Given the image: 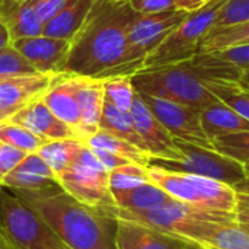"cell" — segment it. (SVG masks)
Masks as SVG:
<instances>
[{"label": "cell", "instance_id": "obj_7", "mask_svg": "<svg viewBox=\"0 0 249 249\" xmlns=\"http://www.w3.org/2000/svg\"><path fill=\"white\" fill-rule=\"evenodd\" d=\"M175 144L181 153L179 159L171 160V159L150 158L149 165L172 172H182V174L212 178L232 187L248 177L244 163L232 158H228L216 152L214 149L201 147L178 139H175Z\"/></svg>", "mask_w": 249, "mask_h": 249}, {"label": "cell", "instance_id": "obj_23", "mask_svg": "<svg viewBox=\"0 0 249 249\" xmlns=\"http://www.w3.org/2000/svg\"><path fill=\"white\" fill-rule=\"evenodd\" d=\"M111 194L115 207L124 210H149L175 200L150 181L127 190H114Z\"/></svg>", "mask_w": 249, "mask_h": 249}, {"label": "cell", "instance_id": "obj_5", "mask_svg": "<svg viewBox=\"0 0 249 249\" xmlns=\"http://www.w3.org/2000/svg\"><path fill=\"white\" fill-rule=\"evenodd\" d=\"M0 235L12 249H71L12 190L0 187Z\"/></svg>", "mask_w": 249, "mask_h": 249}, {"label": "cell", "instance_id": "obj_36", "mask_svg": "<svg viewBox=\"0 0 249 249\" xmlns=\"http://www.w3.org/2000/svg\"><path fill=\"white\" fill-rule=\"evenodd\" d=\"M26 152L0 142V185L3 179L26 158Z\"/></svg>", "mask_w": 249, "mask_h": 249}, {"label": "cell", "instance_id": "obj_42", "mask_svg": "<svg viewBox=\"0 0 249 249\" xmlns=\"http://www.w3.org/2000/svg\"><path fill=\"white\" fill-rule=\"evenodd\" d=\"M12 39H10V34L6 28V25L0 20V50H3L4 47L10 45Z\"/></svg>", "mask_w": 249, "mask_h": 249}, {"label": "cell", "instance_id": "obj_14", "mask_svg": "<svg viewBox=\"0 0 249 249\" xmlns=\"http://www.w3.org/2000/svg\"><path fill=\"white\" fill-rule=\"evenodd\" d=\"M9 121L25 127L26 130H29L45 142L64 139L80 140L74 130L66 123H63L58 117H55L41 98L32 101L31 104L19 109L9 118Z\"/></svg>", "mask_w": 249, "mask_h": 249}, {"label": "cell", "instance_id": "obj_8", "mask_svg": "<svg viewBox=\"0 0 249 249\" xmlns=\"http://www.w3.org/2000/svg\"><path fill=\"white\" fill-rule=\"evenodd\" d=\"M58 185L77 201L104 210L115 206L109 188V171L85 144L76 160L57 177Z\"/></svg>", "mask_w": 249, "mask_h": 249}, {"label": "cell", "instance_id": "obj_18", "mask_svg": "<svg viewBox=\"0 0 249 249\" xmlns=\"http://www.w3.org/2000/svg\"><path fill=\"white\" fill-rule=\"evenodd\" d=\"M76 99L82 117L85 142L99 130V120L105 101L104 80L76 76Z\"/></svg>", "mask_w": 249, "mask_h": 249}, {"label": "cell", "instance_id": "obj_32", "mask_svg": "<svg viewBox=\"0 0 249 249\" xmlns=\"http://www.w3.org/2000/svg\"><path fill=\"white\" fill-rule=\"evenodd\" d=\"M213 149L241 163L249 162V131L220 136L213 140Z\"/></svg>", "mask_w": 249, "mask_h": 249}, {"label": "cell", "instance_id": "obj_45", "mask_svg": "<svg viewBox=\"0 0 249 249\" xmlns=\"http://www.w3.org/2000/svg\"><path fill=\"white\" fill-rule=\"evenodd\" d=\"M0 249H12V247L6 242V239L0 235Z\"/></svg>", "mask_w": 249, "mask_h": 249}, {"label": "cell", "instance_id": "obj_26", "mask_svg": "<svg viewBox=\"0 0 249 249\" xmlns=\"http://www.w3.org/2000/svg\"><path fill=\"white\" fill-rule=\"evenodd\" d=\"M83 146L85 143L76 139L53 140L44 143L36 153L47 162V165L55 174V177H58L76 160Z\"/></svg>", "mask_w": 249, "mask_h": 249}, {"label": "cell", "instance_id": "obj_24", "mask_svg": "<svg viewBox=\"0 0 249 249\" xmlns=\"http://www.w3.org/2000/svg\"><path fill=\"white\" fill-rule=\"evenodd\" d=\"M99 130L107 131L118 139H123V140L128 142L130 144L139 147L140 150L149 153L146 143L143 142L142 136L136 130L131 114L127 111L118 109L107 98L104 101V108H102V114H101V120H99Z\"/></svg>", "mask_w": 249, "mask_h": 249}, {"label": "cell", "instance_id": "obj_46", "mask_svg": "<svg viewBox=\"0 0 249 249\" xmlns=\"http://www.w3.org/2000/svg\"><path fill=\"white\" fill-rule=\"evenodd\" d=\"M241 82L247 86V88H249V70L248 71H245L244 73V76H242V79H241Z\"/></svg>", "mask_w": 249, "mask_h": 249}, {"label": "cell", "instance_id": "obj_4", "mask_svg": "<svg viewBox=\"0 0 249 249\" xmlns=\"http://www.w3.org/2000/svg\"><path fill=\"white\" fill-rule=\"evenodd\" d=\"M147 174L150 182L181 203L206 210L236 212L238 209V193L225 182L150 165L147 166Z\"/></svg>", "mask_w": 249, "mask_h": 249}, {"label": "cell", "instance_id": "obj_13", "mask_svg": "<svg viewBox=\"0 0 249 249\" xmlns=\"http://www.w3.org/2000/svg\"><path fill=\"white\" fill-rule=\"evenodd\" d=\"M130 114L134 121L136 130L146 143L147 152L152 158L171 160H177L181 158V153L175 144V139L152 114V111L146 107V104L142 101L137 92L130 108Z\"/></svg>", "mask_w": 249, "mask_h": 249}, {"label": "cell", "instance_id": "obj_37", "mask_svg": "<svg viewBox=\"0 0 249 249\" xmlns=\"http://www.w3.org/2000/svg\"><path fill=\"white\" fill-rule=\"evenodd\" d=\"M26 1L34 9L42 25H45L64 7V4L69 0H26Z\"/></svg>", "mask_w": 249, "mask_h": 249}, {"label": "cell", "instance_id": "obj_3", "mask_svg": "<svg viewBox=\"0 0 249 249\" xmlns=\"http://www.w3.org/2000/svg\"><path fill=\"white\" fill-rule=\"evenodd\" d=\"M130 79L137 93L188 105L200 111L219 101L184 61L146 67L131 74Z\"/></svg>", "mask_w": 249, "mask_h": 249}, {"label": "cell", "instance_id": "obj_27", "mask_svg": "<svg viewBox=\"0 0 249 249\" xmlns=\"http://www.w3.org/2000/svg\"><path fill=\"white\" fill-rule=\"evenodd\" d=\"M85 144L90 149H102V150L111 152L114 155H118L121 158H125L130 162L146 165V166L149 165V160L152 158L149 153L140 150L139 147L130 144L128 142L118 139V137H115L107 131H102V130H98L95 134H92L85 142Z\"/></svg>", "mask_w": 249, "mask_h": 249}, {"label": "cell", "instance_id": "obj_33", "mask_svg": "<svg viewBox=\"0 0 249 249\" xmlns=\"http://www.w3.org/2000/svg\"><path fill=\"white\" fill-rule=\"evenodd\" d=\"M0 74L1 76H34L41 74L38 70L12 45L0 50Z\"/></svg>", "mask_w": 249, "mask_h": 249}, {"label": "cell", "instance_id": "obj_47", "mask_svg": "<svg viewBox=\"0 0 249 249\" xmlns=\"http://www.w3.org/2000/svg\"><path fill=\"white\" fill-rule=\"evenodd\" d=\"M238 223H239V228H241L244 232H247V233L249 235V223L248 222H238Z\"/></svg>", "mask_w": 249, "mask_h": 249}, {"label": "cell", "instance_id": "obj_17", "mask_svg": "<svg viewBox=\"0 0 249 249\" xmlns=\"http://www.w3.org/2000/svg\"><path fill=\"white\" fill-rule=\"evenodd\" d=\"M117 249H188L179 239L165 235L152 228L115 219Z\"/></svg>", "mask_w": 249, "mask_h": 249}, {"label": "cell", "instance_id": "obj_30", "mask_svg": "<svg viewBox=\"0 0 249 249\" xmlns=\"http://www.w3.org/2000/svg\"><path fill=\"white\" fill-rule=\"evenodd\" d=\"M105 98L118 109L130 112L136 90L130 76H115L104 80Z\"/></svg>", "mask_w": 249, "mask_h": 249}, {"label": "cell", "instance_id": "obj_29", "mask_svg": "<svg viewBox=\"0 0 249 249\" xmlns=\"http://www.w3.org/2000/svg\"><path fill=\"white\" fill-rule=\"evenodd\" d=\"M0 142L20 149L26 153H35L44 143H47L25 127L15 124L9 120L0 123Z\"/></svg>", "mask_w": 249, "mask_h": 249}, {"label": "cell", "instance_id": "obj_9", "mask_svg": "<svg viewBox=\"0 0 249 249\" xmlns=\"http://www.w3.org/2000/svg\"><path fill=\"white\" fill-rule=\"evenodd\" d=\"M188 12L171 9L159 13L140 15L137 13L128 26V48L130 63L136 71L143 69L144 58L159 47L165 38L187 18Z\"/></svg>", "mask_w": 249, "mask_h": 249}, {"label": "cell", "instance_id": "obj_2", "mask_svg": "<svg viewBox=\"0 0 249 249\" xmlns=\"http://www.w3.org/2000/svg\"><path fill=\"white\" fill-rule=\"evenodd\" d=\"M71 249H117L115 220L86 206L58 184L39 190H12Z\"/></svg>", "mask_w": 249, "mask_h": 249}, {"label": "cell", "instance_id": "obj_11", "mask_svg": "<svg viewBox=\"0 0 249 249\" xmlns=\"http://www.w3.org/2000/svg\"><path fill=\"white\" fill-rule=\"evenodd\" d=\"M172 238L197 249H249V235L238 222L191 220L181 225Z\"/></svg>", "mask_w": 249, "mask_h": 249}, {"label": "cell", "instance_id": "obj_34", "mask_svg": "<svg viewBox=\"0 0 249 249\" xmlns=\"http://www.w3.org/2000/svg\"><path fill=\"white\" fill-rule=\"evenodd\" d=\"M247 20H249V0H229L214 19L213 28L229 26Z\"/></svg>", "mask_w": 249, "mask_h": 249}, {"label": "cell", "instance_id": "obj_40", "mask_svg": "<svg viewBox=\"0 0 249 249\" xmlns=\"http://www.w3.org/2000/svg\"><path fill=\"white\" fill-rule=\"evenodd\" d=\"M210 0H172L175 9L184 10L188 13H194L200 9H203Z\"/></svg>", "mask_w": 249, "mask_h": 249}, {"label": "cell", "instance_id": "obj_44", "mask_svg": "<svg viewBox=\"0 0 249 249\" xmlns=\"http://www.w3.org/2000/svg\"><path fill=\"white\" fill-rule=\"evenodd\" d=\"M18 111L16 109H10V108H3L0 107V123L1 121H7L13 114H16Z\"/></svg>", "mask_w": 249, "mask_h": 249}, {"label": "cell", "instance_id": "obj_25", "mask_svg": "<svg viewBox=\"0 0 249 249\" xmlns=\"http://www.w3.org/2000/svg\"><path fill=\"white\" fill-rule=\"evenodd\" d=\"M242 44H249V20L222 28H212L198 42L197 54L214 53Z\"/></svg>", "mask_w": 249, "mask_h": 249}, {"label": "cell", "instance_id": "obj_39", "mask_svg": "<svg viewBox=\"0 0 249 249\" xmlns=\"http://www.w3.org/2000/svg\"><path fill=\"white\" fill-rule=\"evenodd\" d=\"M90 149V147H89ZM92 152H93V155L98 158V160L111 172L112 169H115V168H120V166H123V165H127V163H130V160L128 159H125V158H121V156H118V155H114V153H111V152H107V150H102V149H90Z\"/></svg>", "mask_w": 249, "mask_h": 249}, {"label": "cell", "instance_id": "obj_10", "mask_svg": "<svg viewBox=\"0 0 249 249\" xmlns=\"http://www.w3.org/2000/svg\"><path fill=\"white\" fill-rule=\"evenodd\" d=\"M139 96L174 139L213 149V143L201 127L200 109L143 93Z\"/></svg>", "mask_w": 249, "mask_h": 249}, {"label": "cell", "instance_id": "obj_28", "mask_svg": "<svg viewBox=\"0 0 249 249\" xmlns=\"http://www.w3.org/2000/svg\"><path fill=\"white\" fill-rule=\"evenodd\" d=\"M206 86L220 102L249 121V88L242 82H212Z\"/></svg>", "mask_w": 249, "mask_h": 249}, {"label": "cell", "instance_id": "obj_16", "mask_svg": "<svg viewBox=\"0 0 249 249\" xmlns=\"http://www.w3.org/2000/svg\"><path fill=\"white\" fill-rule=\"evenodd\" d=\"M44 104L63 123L70 125L77 137L85 143L82 117L76 99V76H63L42 95Z\"/></svg>", "mask_w": 249, "mask_h": 249}, {"label": "cell", "instance_id": "obj_48", "mask_svg": "<svg viewBox=\"0 0 249 249\" xmlns=\"http://www.w3.org/2000/svg\"><path fill=\"white\" fill-rule=\"evenodd\" d=\"M244 166H245V171H247V174H248L249 177V162L248 163H244Z\"/></svg>", "mask_w": 249, "mask_h": 249}, {"label": "cell", "instance_id": "obj_43", "mask_svg": "<svg viewBox=\"0 0 249 249\" xmlns=\"http://www.w3.org/2000/svg\"><path fill=\"white\" fill-rule=\"evenodd\" d=\"M236 216H238V222H248L249 223V207H238Z\"/></svg>", "mask_w": 249, "mask_h": 249}, {"label": "cell", "instance_id": "obj_22", "mask_svg": "<svg viewBox=\"0 0 249 249\" xmlns=\"http://www.w3.org/2000/svg\"><path fill=\"white\" fill-rule=\"evenodd\" d=\"M200 121L206 136L212 143L220 136L249 131L248 120L220 101L201 109Z\"/></svg>", "mask_w": 249, "mask_h": 249}, {"label": "cell", "instance_id": "obj_41", "mask_svg": "<svg viewBox=\"0 0 249 249\" xmlns=\"http://www.w3.org/2000/svg\"><path fill=\"white\" fill-rule=\"evenodd\" d=\"M238 193V207H249V177L233 185Z\"/></svg>", "mask_w": 249, "mask_h": 249}, {"label": "cell", "instance_id": "obj_6", "mask_svg": "<svg viewBox=\"0 0 249 249\" xmlns=\"http://www.w3.org/2000/svg\"><path fill=\"white\" fill-rule=\"evenodd\" d=\"M228 1L229 0H210L203 9L190 13V16L144 58L143 69L182 63L197 55L198 42L213 28L214 19Z\"/></svg>", "mask_w": 249, "mask_h": 249}, {"label": "cell", "instance_id": "obj_15", "mask_svg": "<svg viewBox=\"0 0 249 249\" xmlns=\"http://www.w3.org/2000/svg\"><path fill=\"white\" fill-rule=\"evenodd\" d=\"M61 76L63 73H48L9 77L0 82V107L19 111L32 101L42 98Z\"/></svg>", "mask_w": 249, "mask_h": 249}, {"label": "cell", "instance_id": "obj_21", "mask_svg": "<svg viewBox=\"0 0 249 249\" xmlns=\"http://www.w3.org/2000/svg\"><path fill=\"white\" fill-rule=\"evenodd\" d=\"M96 0H69L42 28V35L71 41L88 19Z\"/></svg>", "mask_w": 249, "mask_h": 249}, {"label": "cell", "instance_id": "obj_49", "mask_svg": "<svg viewBox=\"0 0 249 249\" xmlns=\"http://www.w3.org/2000/svg\"><path fill=\"white\" fill-rule=\"evenodd\" d=\"M0 187H1V185H0Z\"/></svg>", "mask_w": 249, "mask_h": 249}, {"label": "cell", "instance_id": "obj_1", "mask_svg": "<svg viewBox=\"0 0 249 249\" xmlns=\"http://www.w3.org/2000/svg\"><path fill=\"white\" fill-rule=\"evenodd\" d=\"M136 15L125 0H96L80 31L70 41V53L61 73L101 80L134 74L127 34Z\"/></svg>", "mask_w": 249, "mask_h": 249}, {"label": "cell", "instance_id": "obj_20", "mask_svg": "<svg viewBox=\"0 0 249 249\" xmlns=\"http://www.w3.org/2000/svg\"><path fill=\"white\" fill-rule=\"evenodd\" d=\"M0 20L6 25L10 39L42 35V22L26 0H0Z\"/></svg>", "mask_w": 249, "mask_h": 249}, {"label": "cell", "instance_id": "obj_12", "mask_svg": "<svg viewBox=\"0 0 249 249\" xmlns=\"http://www.w3.org/2000/svg\"><path fill=\"white\" fill-rule=\"evenodd\" d=\"M41 74L63 71L71 42L67 39L50 38L45 35L19 38L10 42Z\"/></svg>", "mask_w": 249, "mask_h": 249}, {"label": "cell", "instance_id": "obj_31", "mask_svg": "<svg viewBox=\"0 0 249 249\" xmlns=\"http://www.w3.org/2000/svg\"><path fill=\"white\" fill-rule=\"evenodd\" d=\"M149 182L147 166L130 162L120 168H115L109 172V188L114 190H127L137 185Z\"/></svg>", "mask_w": 249, "mask_h": 249}, {"label": "cell", "instance_id": "obj_35", "mask_svg": "<svg viewBox=\"0 0 249 249\" xmlns=\"http://www.w3.org/2000/svg\"><path fill=\"white\" fill-rule=\"evenodd\" d=\"M213 54L222 61L228 63L235 70L241 71L242 74L249 70V44H242L226 50L214 51Z\"/></svg>", "mask_w": 249, "mask_h": 249}, {"label": "cell", "instance_id": "obj_19", "mask_svg": "<svg viewBox=\"0 0 249 249\" xmlns=\"http://www.w3.org/2000/svg\"><path fill=\"white\" fill-rule=\"evenodd\" d=\"M57 177L47 162L35 152L28 153L26 158L3 179L1 187L9 190H39L55 185Z\"/></svg>", "mask_w": 249, "mask_h": 249}, {"label": "cell", "instance_id": "obj_38", "mask_svg": "<svg viewBox=\"0 0 249 249\" xmlns=\"http://www.w3.org/2000/svg\"><path fill=\"white\" fill-rule=\"evenodd\" d=\"M125 1L136 13L140 15L159 13V12L175 9L172 0H125Z\"/></svg>", "mask_w": 249, "mask_h": 249}]
</instances>
